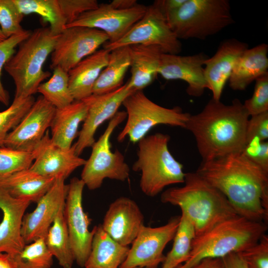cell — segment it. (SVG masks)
<instances>
[{"mask_svg":"<svg viewBox=\"0 0 268 268\" xmlns=\"http://www.w3.org/2000/svg\"><path fill=\"white\" fill-rule=\"evenodd\" d=\"M127 82L117 89L104 94H92L83 99L88 111L77 141L74 144L75 151L79 156L87 147L95 142L94 136L97 129L105 121L112 119L118 112L124 101L134 92Z\"/></svg>","mask_w":268,"mask_h":268,"instance_id":"obj_15","label":"cell"},{"mask_svg":"<svg viewBox=\"0 0 268 268\" xmlns=\"http://www.w3.org/2000/svg\"><path fill=\"white\" fill-rule=\"evenodd\" d=\"M34 159L33 152L0 146V177L29 169Z\"/></svg>","mask_w":268,"mask_h":268,"instance_id":"obj_36","label":"cell"},{"mask_svg":"<svg viewBox=\"0 0 268 268\" xmlns=\"http://www.w3.org/2000/svg\"><path fill=\"white\" fill-rule=\"evenodd\" d=\"M56 108L40 96L6 136L3 146L32 152L50 128Z\"/></svg>","mask_w":268,"mask_h":268,"instance_id":"obj_16","label":"cell"},{"mask_svg":"<svg viewBox=\"0 0 268 268\" xmlns=\"http://www.w3.org/2000/svg\"><path fill=\"white\" fill-rule=\"evenodd\" d=\"M0 268H17L12 258L8 254L0 253Z\"/></svg>","mask_w":268,"mask_h":268,"instance_id":"obj_48","label":"cell"},{"mask_svg":"<svg viewBox=\"0 0 268 268\" xmlns=\"http://www.w3.org/2000/svg\"><path fill=\"white\" fill-rule=\"evenodd\" d=\"M85 186L81 179L74 177L68 185L64 216L75 262L84 267L90 254L96 226L89 230L91 219L84 212L82 195Z\"/></svg>","mask_w":268,"mask_h":268,"instance_id":"obj_12","label":"cell"},{"mask_svg":"<svg viewBox=\"0 0 268 268\" xmlns=\"http://www.w3.org/2000/svg\"><path fill=\"white\" fill-rule=\"evenodd\" d=\"M53 70L50 78L39 85L37 92L56 109H60L71 103L74 99L69 88L68 72L60 67Z\"/></svg>","mask_w":268,"mask_h":268,"instance_id":"obj_33","label":"cell"},{"mask_svg":"<svg viewBox=\"0 0 268 268\" xmlns=\"http://www.w3.org/2000/svg\"><path fill=\"white\" fill-rule=\"evenodd\" d=\"M55 180L42 176L29 168L0 177V188L13 198L37 202Z\"/></svg>","mask_w":268,"mask_h":268,"instance_id":"obj_27","label":"cell"},{"mask_svg":"<svg viewBox=\"0 0 268 268\" xmlns=\"http://www.w3.org/2000/svg\"><path fill=\"white\" fill-rule=\"evenodd\" d=\"M130 67L129 46L121 47L111 51L108 63L93 86L92 94L108 93L122 86Z\"/></svg>","mask_w":268,"mask_h":268,"instance_id":"obj_29","label":"cell"},{"mask_svg":"<svg viewBox=\"0 0 268 268\" xmlns=\"http://www.w3.org/2000/svg\"><path fill=\"white\" fill-rule=\"evenodd\" d=\"M243 105L250 116L268 111V72L256 79L253 94Z\"/></svg>","mask_w":268,"mask_h":268,"instance_id":"obj_39","label":"cell"},{"mask_svg":"<svg viewBox=\"0 0 268 268\" xmlns=\"http://www.w3.org/2000/svg\"><path fill=\"white\" fill-rule=\"evenodd\" d=\"M208 57L203 53L189 56L162 54L158 74L166 80H182L188 86L191 96H201L207 88L204 74V63Z\"/></svg>","mask_w":268,"mask_h":268,"instance_id":"obj_20","label":"cell"},{"mask_svg":"<svg viewBox=\"0 0 268 268\" xmlns=\"http://www.w3.org/2000/svg\"><path fill=\"white\" fill-rule=\"evenodd\" d=\"M180 218L172 217L165 225L156 227L142 226L119 268H157L164 260V249L173 239Z\"/></svg>","mask_w":268,"mask_h":268,"instance_id":"obj_13","label":"cell"},{"mask_svg":"<svg viewBox=\"0 0 268 268\" xmlns=\"http://www.w3.org/2000/svg\"><path fill=\"white\" fill-rule=\"evenodd\" d=\"M108 41L107 35L98 29L83 26L66 27L57 36L51 54V68L60 67L68 72Z\"/></svg>","mask_w":268,"mask_h":268,"instance_id":"obj_11","label":"cell"},{"mask_svg":"<svg viewBox=\"0 0 268 268\" xmlns=\"http://www.w3.org/2000/svg\"><path fill=\"white\" fill-rule=\"evenodd\" d=\"M14 0H0V28L6 38L23 32L24 17Z\"/></svg>","mask_w":268,"mask_h":268,"instance_id":"obj_37","label":"cell"},{"mask_svg":"<svg viewBox=\"0 0 268 268\" xmlns=\"http://www.w3.org/2000/svg\"><path fill=\"white\" fill-rule=\"evenodd\" d=\"M67 26L75 21L80 15L98 7L96 0H58Z\"/></svg>","mask_w":268,"mask_h":268,"instance_id":"obj_41","label":"cell"},{"mask_svg":"<svg viewBox=\"0 0 268 268\" xmlns=\"http://www.w3.org/2000/svg\"><path fill=\"white\" fill-rule=\"evenodd\" d=\"M184 184L162 192L161 201L179 207L194 225L196 236L238 215L225 196L197 172L185 173Z\"/></svg>","mask_w":268,"mask_h":268,"instance_id":"obj_3","label":"cell"},{"mask_svg":"<svg viewBox=\"0 0 268 268\" xmlns=\"http://www.w3.org/2000/svg\"><path fill=\"white\" fill-rule=\"evenodd\" d=\"M65 179H56L50 189L36 202L35 208L25 214L21 234L25 244L44 238L59 210L65 204L68 185Z\"/></svg>","mask_w":268,"mask_h":268,"instance_id":"obj_17","label":"cell"},{"mask_svg":"<svg viewBox=\"0 0 268 268\" xmlns=\"http://www.w3.org/2000/svg\"><path fill=\"white\" fill-rule=\"evenodd\" d=\"M126 118L125 111H118L92 145L91 154L83 166L80 178L89 190L99 188L106 178L124 182L129 178L130 169L124 155L118 149L113 152L110 141L115 129Z\"/></svg>","mask_w":268,"mask_h":268,"instance_id":"obj_9","label":"cell"},{"mask_svg":"<svg viewBox=\"0 0 268 268\" xmlns=\"http://www.w3.org/2000/svg\"><path fill=\"white\" fill-rule=\"evenodd\" d=\"M239 254L248 268H268V236L264 234L257 243Z\"/></svg>","mask_w":268,"mask_h":268,"instance_id":"obj_40","label":"cell"},{"mask_svg":"<svg viewBox=\"0 0 268 268\" xmlns=\"http://www.w3.org/2000/svg\"><path fill=\"white\" fill-rule=\"evenodd\" d=\"M110 4L116 9H128L135 6L137 2L135 0H113Z\"/></svg>","mask_w":268,"mask_h":268,"instance_id":"obj_47","label":"cell"},{"mask_svg":"<svg viewBox=\"0 0 268 268\" xmlns=\"http://www.w3.org/2000/svg\"><path fill=\"white\" fill-rule=\"evenodd\" d=\"M31 33V31L25 30L21 33L11 36L0 42V102L6 106L9 104V96L1 82L2 69L16 52V47L28 38Z\"/></svg>","mask_w":268,"mask_h":268,"instance_id":"obj_38","label":"cell"},{"mask_svg":"<svg viewBox=\"0 0 268 268\" xmlns=\"http://www.w3.org/2000/svg\"><path fill=\"white\" fill-rule=\"evenodd\" d=\"M166 19L179 40H203L234 22L228 0H186Z\"/></svg>","mask_w":268,"mask_h":268,"instance_id":"obj_7","label":"cell"},{"mask_svg":"<svg viewBox=\"0 0 268 268\" xmlns=\"http://www.w3.org/2000/svg\"><path fill=\"white\" fill-rule=\"evenodd\" d=\"M101 225L114 241L129 246L144 225V216L134 200L121 197L110 204Z\"/></svg>","mask_w":268,"mask_h":268,"instance_id":"obj_19","label":"cell"},{"mask_svg":"<svg viewBox=\"0 0 268 268\" xmlns=\"http://www.w3.org/2000/svg\"><path fill=\"white\" fill-rule=\"evenodd\" d=\"M7 38L5 36V35L2 33V31L1 30L0 28V42L3 41L5 39H6Z\"/></svg>","mask_w":268,"mask_h":268,"instance_id":"obj_49","label":"cell"},{"mask_svg":"<svg viewBox=\"0 0 268 268\" xmlns=\"http://www.w3.org/2000/svg\"><path fill=\"white\" fill-rule=\"evenodd\" d=\"M170 139L168 134L157 133L137 142V159L132 169L140 173L139 187L148 197L157 196L167 186L184 182L183 165L169 151Z\"/></svg>","mask_w":268,"mask_h":268,"instance_id":"obj_5","label":"cell"},{"mask_svg":"<svg viewBox=\"0 0 268 268\" xmlns=\"http://www.w3.org/2000/svg\"><path fill=\"white\" fill-rule=\"evenodd\" d=\"M196 172L225 196L238 215L267 222L268 173L242 152L202 161Z\"/></svg>","mask_w":268,"mask_h":268,"instance_id":"obj_1","label":"cell"},{"mask_svg":"<svg viewBox=\"0 0 268 268\" xmlns=\"http://www.w3.org/2000/svg\"><path fill=\"white\" fill-rule=\"evenodd\" d=\"M133 45H156L164 53L179 54L182 44L169 27L165 16L153 4L147 6L145 13L120 39L106 42L103 48L110 52Z\"/></svg>","mask_w":268,"mask_h":268,"instance_id":"obj_10","label":"cell"},{"mask_svg":"<svg viewBox=\"0 0 268 268\" xmlns=\"http://www.w3.org/2000/svg\"><path fill=\"white\" fill-rule=\"evenodd\" d=\"M196 233L190 220L181 213L179 223L173 238V246L165 256L163 268H176L187 262L190 257Z\"/></svg>","mask_w":268,"mask_h":268,"instance_id":"obj_31","label":"cell"},{"mask_svg":"<svg viewBox=\"0 0 268 268\" xmlns=\"http://www.w3.org/2000/svg\"><path fill=\"white\" fill-rule=\"evenodd\" d=\"M57 36L49 27L34 30L6 63L4 69L15 86L14 98L33 96L42 82L51 75L50 72L44 70L43 66L53 51Z\"/></svg>","mask_w":268,"mask_h":268,"instance_id":"obj_6","label":"cell"},{"mask_svg":"<svg viewBox=\"0 0 268 268\" xmlns=\"http://www.w3.org/2000/svg\"><path fill=\"white\" fill-rule=\"evenodd\" d=\"M146 7L137 3L128 9H118L110 3H101L97 8L82 14L66 27L83 26L98 29L107 35L108 42L113 43L120 39L142 18Z\"/></svg>","mask_w":268,"mask_h":268,"instance_id":"obj_14","label":"cell"},{"mask_svg":"<svg viewBox=\"0 0 268 268\" xmlns=\"http://www.w3.org/2000/svg\"><path fill=\"white\" fill-rule=\"evenodd\" d=\"M127 113V121L117 136L119 142L128 137L133 143L146 136L153 127L159 125L185 128L190 114L179 106L168 108L149 99L142 90L129 95L123 104Z\"/></svg>","mask_w":268,"mask_h":268,"instance_id":"obj_8","label":"cell"},{"mask_svg":"<svg viewBox=\"0 0 268 268\" xmlns=\"http://www.w3.org/2000/svg\"><path fill=\"white\" fill-rule=\"evenodd\" d=\"M131 76L128 86L134 91L142 90L156 78L164 53L156 45L129 46Z\"/></svg>","mask_w":268,"mask_h":268,"instance_id":"obj_23","label":"cell"},{"mask_svg":"<svg viewBox=\"0 0 268 268\" xmlns=\"http://www.w3.org/2000/svg\"><path fill=\"white\" fill-rule=\"evenodd\" d=\"M34 159L29 169L45 177L67 178L76 169L84 166L86 160L76 154L73 145L67 149L54 144L48 130L32 151Z\"/></svg>","mask_w":268,"mask_h":268,"instance_id":"obj_18","label":"cell"},{"mask_svg":"<svg viewBox=\"0 0 268 268\" xmlns=\"http://www.w3.org/2000/svg\"><path fill=\"white\" fill-rule=\"evenodd\" d=\"M139 268V267H135V268ZM162 268H163L162 267Z\"/></svg>","mask_w":268,"mask_h":268,"instance_id":"obj_50","label":"cell"},{"mask_svg":"<svg viewBox=\"0 0 268 268\" xmlns=\"http://www.w3.org/2000/svg\"><path fill=\"white\" fill-rule=\"evenodd\" d=\"M191 268H225L222 258H206Z\"/></svg>","mask_w":268,"mask_h":268,"instance_id":"obj_46","label":"cell"},{"mask_svg":"<svg viewBox=\"0 0 268 268\" xmlns=\"http://www.w3.org/2000/svg\"><path fill=\"white\" fill-rule=\"evenodd\" d=\"M35 101L33 96L14 98L11 104L0 112V146H3L8 134L19 124Z\"/></svg>","mask_w":268,"mask_h":268,"instance_id":"obj_35","label":"cell"},{"mask_svg":"<svg viewBox=\"0 0 268 268\" xmlns=\"http://www.w3.org/2000/svg\"><path fill=\"white\" fill-rule=\"evenodd\" d=\"M14 1L23 15L36 14L45 22L49 23V28L55 35L61 33L67 25L58 0H14Z\"/></svg>","mask_w":268,"mask_h":268,"instance_id":"obj_32","label":"cell"},{"mask_svg":"<svg viewBox=\"0 0 268 268\" xmlns=\"http://www.w3.org/2000/svg\"><path fill=\"white\" fill-rule=\"evenodd\" d=\"M249 118L239 99L225 104L211 98L201 112L190 115L185 129L194 135L202 161H206L242 151Z\"/></svg>","mask_w":268,"mask_h":268,"instance_id":"obj_2","label":"cell"},{"mask_svg":"<svg viewBox=\"0 0 268 268\" xmlns=\"http://www.w3.org/2000/svg\"><path fill=\"white\" fill-rule=\"evenodd\" d=\"M225 268H248L239 253H232L222 258Z\"/></svg>","mask_w":268,"mask_h":268,"instance_id":"obj_45","label":"cell"},{"mask_svg":"<svg viewBox=\"0 0 268 268\" xmlns=\"http://www.w3.org/2000/svg\"><path fill=\"white\" fill-rule=\"evenodd\" d=\"M267 230L266 223L237 215L214 226L193 241L188 260L176 268H191L206 258H222L257 243Z\"/></svg>","mask_w":268,"mask_h":268,"instance_id":"obj_4","label":"cell"},{"mask_svg":"<svg viewBox=\"0 0 268 268\" xmlns=\"http://www.w3.org/2000/svg\"><path fill=\"white\" fill-rule=\"evenodd\" d=\"M246 157L268 173V141L254 138L246 142L241 152Z\"/></svg>","mask_w":268,"mask_h":268,"instance_id":"obj_42","label":"cell"},{"mask_svg":"<svg viewBox=\"0 0 268 268\" xmlns=\"http://www.w3.org/2000/svg\"><path fill=\"white\" fill-rule=\"evenodd\" d=\"M129 246L120 245L96 226L90 254L84 268H119L129 251Z\"/></svg>","mask_w":268,"mask_h":268,"instance_id":"obj_28","label":"cell"},{"mask_svg":"<svg viewBox=\"0 0 268 268\" xmlns=\"http://www.w3.org/2000/svg\"><path fill=\"white\" fill-rule=\"evenodd\" d=\"M10 257L17 268H51L53 265V256L44 238L26 244L18 254Z\"/></svg>","mask_w":268,"mask_h":268,"instance_id":"obj_34","label":"cell"},{"mask_svg":"<svg viewBox=\"0 0 268 268\" xmlns=\"http://www.w3.org/2000/svg\"><path fill=\"white\" fill-rule=\"evenodd\" d=\"M31 203L13 198L0 188V209L3 215L0 223V253L13 256L26 245L21 234L22 224Z\"/></svg>","mask_w":268,"mask_h":268,"instance_id":"obj_22","label":"cell"},{"mask_svg":"<svg viewBox=\"0 0 268 268\" xmlns=\"http://www.w3.org/2000/svg\"><path fill=\"white\" fill-rule=\"evenodd\" d=\"M109 54L104 48L97 50L68 71L69 88L74 100H82L92 94L93 86L108 63Z\"/></svg>","mask_w":268,"mask_h":268,"instance_id":"obj_24","label":"cell"},{"mask_svg":"<svg viewBox=\"0 0 268 268\" xmlns=\"http://www.w3.org/2000/svg\"><path fill=\"white\" fill-rule=\"evenodd\" d=\"M246 130V142L257 138L262 141L268 138V111L250 116Z\"/></svg>","mask_w":268,"mask_h":268,"instance_id":"obj_43","label":"cell"},{"mask_svg":"<svg viewBox=\"0 0 268 268\" xmlns=\"http://www.w3.org/2000/svg\"><path fill=\"white\" fill-rule=\"evenodd\" d=\"M186 0H157L153 4L166 18L169 15L177 10Z\"/></svg>","mask_w":268,"mask_h":268,"instance_id":"obj_44","label":"cell"},{"mask_svg":"<svg viewBox=\"0 0 268 268\" xmlns=\"http://www.w3.org/2000/svg\"><path fill=\"white\" fill-rule=\"evenodd\" d=\"M64 206L59 210L44 237L50 253L63 268H72L75 262L64 216Z\"/></svg>","mask_w":268,"mask_h":268,"instance_id":"obj_30","label":"cell"},{"mask_svg":"<svg viewBox=\"0 0 268 268\" xmlns=\"http://www.w3.org/2000/svg\"><path fill=\"white\" fill-rule=\"evenodd\" d=\"M87 111V105L83 100H74L64 108L56 109L50 126L52 142L63 148H70Z\"/></svg>","mask_w":268,"mask_h":268,"instance_id":"obj_26","label":"cell"},{"mask_svg":"<svg viewBox=\"0 0 268 268\" xmlns=\"http://www.w3.org/2000/svg\"><path fill=\"white\" fill-rule=\"evenodd\" d=\"M268 45H258L246 50L237 61L229 78V87L243 91L268 69Z\"/></svg>","mask_w":268,"mask_h":268,"instance_id":"obj_25","label":"cell"},{"mask_svg":"<svg viewBox=\"0 0 268 268\" xmlns=\"http://www.w3.org/2000/svg\"><path fill=\"white\" fill-rule=\"evenodd\" d=\"M248 48L246 43L235 38L227 39L220 43L213 56L204 61V77L212 99L220 100L237 61Z\"/></svg>","mask_w":268,"mask_h":268,"instance_id":"obj_21","label":"cell"}]
</instances>
